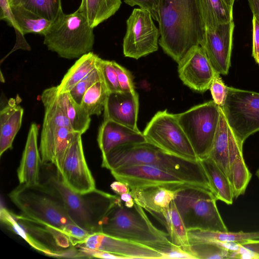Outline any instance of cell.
Masks as SVG:
<instances>
[{
    "instance_id": "ba28073f",
    "label": "cell",
    "mask_w": 259,
    "mask_h": 259,
    "mask_svg": "<svg viewBox=\"0 0 259 259\" xmlns=\"http://www.w3.org/2000/svg\"><path fill=\"white\" fill-rule=\"evenodd\" d=\"M93 29L78 10L69 14L63 13L52 23L44 43L63 58H79L93 49Z\"/></svg>"
},
{
    "instance_id": "52a82bcc",
    "label": "cell",
    "mask_w": 259,
    "mask_h": 259,
    "mask_svg": "<svg viewBox=\"0 0 259 259\" xmlns=\"http://www.w3.org/2000/svg\"><path fill=\"white\" fill-rule=\"evenodd\" d=\"M1 222L22 237L32 247L56 257L79 256L72 240L60 229L21 213L16 214L1 206Z\"/></svg>"
},
{
    "instance_id": "ac0fdd59",
    "label": "cell",
    "mask_w": 259,
    "mask_h": 259,
    "mask_svg": "<svg viewBox=\"0 0 259 259\" xmlns=\"http://www.w3.org/2000/svg\"><path fill=\"white\" fill-rule=\"evenodd\" d=\"M234 27L232 20L206 29L204 40L200 45L214 70L220 74L227 75L229 70Z\"/></svg>"
},
{
    "instance_id": "f35d334b",
    "label": "cell",
    "mask_w": 259,
    "mask_h": 259,
    "mask_svg": "<svg viewBox=\"0 0 259 259\" xmlns=\"http://www.w3.org/2000/svg\"><path fill=\"white\" fill-rule=\"evenodd\" d=\"M102 80L99 69L96 67L85 77L80 80L69 92L73 99L80 104L86 91L97 82Z\"/></svg>"
},
{
    "instance_id": "7bdbcfd3",
    "label": "cell",
    "mask_w": 259,
    "mask_h": 259,
    "mask_svg": "<svg viewBox=\"0 0 259 259\" xmlns=\"http://www.w3.org/2000/svg\"><path fill=\"white\" fill-rule=\"evenodd\" d=\"M124 2L131 7L137 5L141 9L149 11L153 19L159 22L160 0H124Z\"/></svg>"
},
{
    "instance_id": "5bb4252c",
    "label": "cell",
    "mask_w": 259,
    "mask_h": 259,
    "mask_svg": "<svg viewBox=\"0 0 259 259\" xmlns=\"http://www.w3.org/2000/svg\"><path fill=\"white\" fill-rule=\"evenodd\" d=\"M81 134H78L69 145L59 172L65 185L78 194L96 188L95 179L87 164L83 149Z\"/></svg>"
},
{
    "instance_id": "f907efd6",
    "label": "cell",
    "mask_w": 259,
    "mask_h": 259,
    "mask_svg": "<svg viewBox=\"0 0 259 259\" xmlns=\"http://www.w3.org/2000/svg\"><path fill=\"white\" fill-rule=\"evenodd\" d=\"M9 1H10V5H13L16 3L17 0H9Z\"/></svg>"
},
{
    "instance_id": "f5cc1de1",
    "label": "cell",
    "mask_w": 259,
    "mask_h": 259,
    "mask_svg": "<svg viewBox=\"0 0 259 259\" xmlns=\"http://www.w3.org/2000/svg\"><path fill=\"white\" fill-rule=\"evenodd\" d=\"M255 61L259 65V55L257 56V57L254 59Z\"/></svg>"
},
{
    "instance_id": "74e56055",
    "label": "cell",
    "mask_w": 259,
    "mask_h": 259,
    "mask_svg": "<svg viewBox=\"0 0 259 259\" xmlns=\"http://www.w3.org/2000/svg\"><path fill=\"white\" fill-rule=\"evenodd\" d=\"M97 67L109 93L120 91L113 61L105 60L99 57Z\"/></svg>"
},
{
    "instance_id": "4316f807",
    "label": "cell",
    "mask_w": 259,
    "mask_h": 259,
    "mask_svg": "<svg viewBox=\"0 0 259 259\" xmlns=\"http://www.w3.org/2000/svg\"><path fill=\"white\" fill-rule=\"evenodd\" d=\"M199 13L206 29L233 20V8L224 0H196Z\"/></svg>"
},
{
    "instance_id": "bcb514c9",
    "label": "cell",
    "mask_w": 259,
    "mask_h": 259,
    "mask_svg": "<svg viewBox=\"0 0 259 259\" xmlns=\"http://www.w3.org/2000/svg\"><path fill=\"white\" fill-rule=\"evenodd\" d=\"M110 187L112 191L119 196L131 191V189L128 185L117 180L111 184Z\"/></svg>"
},
{
    "instance_id": "6da1fadb",
    "label": "cell",
    "mask_w": 259,
    "mask_h": 259,
    "mask_svg": "<svg viewBox=\"0 0 259 259\" xmlns=\"http://www.w3.org/2000/svg\"><path fill=\"white\" fill-rule=\"evenodd\" d=\"M159 45L178 64L204 40L206 28L196 0H160Z\"/></svg>"
},
{
    "instance_id": "e0dca14e",
    "label": "cell",
    "mask_w": 259,
    "mask_h": 259,
    "mask_svg": "<svg viewBox=\"0 0 259 259\" xmlns=\"http://www.w3.org/2000/svg\"><path fill=\"white\" fill-rule=\"evenodd\" d=\"M178 70L183 83L199 93L209 89L213 78L218 73L200 45L193 48L178 63Z\"/></svg>"
},
{
    "instance_id": "30bf717a",
    "label": "cell",
    "mask_w": 259,
    "mask_h": 259,
    "mask_svg": "<svg viewBox=\"0 0 259 259\" xmlns=\"http://www.w3.org/2000/svg\"><path fill=\"white\" fill-rule=\"evenodd\" d=\"M221 111V107L211 100L176 114L199 160L209 155L218 130Z\"/></svg>"
},
{
    "instance_id": "8fae6325",
    "label": "cell",
    "mask_w": 259,
    "mask_h": 259,
    "mask_svg": "<svg viewBox=\"0 0 259 259\" xmlns=\"http://www.w3.org/2000/svg\"><path fill=\"white\" fill-rule=\"evenodd\" d=\"M227 123L242 147L245 140L259 131V93L228 87L221 107Z\"/></svg>"
},
{
    "instance_id": "8d00e7d4",
    "label": "cell",
    "mask_w": 259,
    "mask_h": 259,
    "mask_svg": "<svg viewBox=\"0 0 259 259\" xmlns=\"http://www.w3.org/2000/svg\"><path fill=\"white\" fill-rule=\"evenodd\" d=\"M0 19L4 20L9 25L13 27L17 34V41L13 51H15L20 49L30 51V47L24 38V34L20 31L16 22L9 0H0Z\"/></svg>"
},
{
    "instance_id": "e575fe53",
    "label": "cell",
    "mask_w": 259,
    "mask_h": 259,
    "mask_svg": "<svg viewBox=\"0 0 259 259\" xmlns=\"http://www.w3.org/2000/svg\"><path fill=\"white\" fill-rule=\"evenodd\" d=\"M14 5H20L52 22L64 13L61 0H17Z\"/></svg>"
},
{
    "instance_id": "7c38bea8",
    "label": "cell",
    "mask_w": 259,
    "mask_h": 259,
    "mask_svg": "<svg viewBox=\"0 0 259 259\" xmlns=\"http://www.w3.org/2000/svg\"><path fill=\"white\" fill-rule=\"evenodd\" d=\"M143 133L147 142L167 153L191 160H199L176 114L166 110L158 111Z\"/></svg>"
},
{
    "instance_id": "3957f363",
    "label": "cell",
    "mask_w": 259,
    "mask_h": 259,
    "mask_svg": "<svg viewBox=\"0 0 259 259\" xmlns=\"http://www.w3.org/2000/svg\"><path fill=\"white\" fill-rule=\"evenodd\" d=\"M40 183L52 189L61 198L73 222L90 234L102 232L103 221L110 210L121 199L102 190L78 194L63 183L56 167L42 164Z\"/></svg>"
},
{
    "instance_id": "277c9868",
    "label": "cell",
    "mask_w": 259,
    "mask_h": 259,
    "mask_svg": "<svg viewBox=\"0 0 259 259\" xmlns=\"http://www.w3.org/2000/svg\"><path fill=\"white\" fill-rule=\"evenodd\" d=\"M9 197L22 213L60 229L74 245L90 234L73 222L60 197L43 184L34 186L20 184L10 192Z\"/></svg>"
},
{
    "instance_id": "7a4b0ae2",
    "label": "cell",
    "mask_w": 259,
    "mask_h": 259,
    "mask_svg": "<svg viewBox=\"0 0 259 259\" xmlns=\"http://www.w3.org/2000/svg\"><path fill=\"white\" fill-rule=\"evenodd\" d=\"M102 157V167L110 171L125 166L151 165L167 170L190 186L210 190L199 160H191L167 153L147 141L119 145Z\"/></svg>"
},
{
    "instance_id": "7dc6e473",
    "label": "cell",
    "mask_w": 259,
    "mask_h": 259,
    "mask_svg": "<svg viewBox=\"0 0 259 259\" xmlns=\"http://www.w3.org/2000/svg\"><path fill=\"white\" fill-rule=\"evenodd\" d=\"M120 198L126 207L128 208L133 207L135 202L130 192L121 194L120 195Z\"/></svg>"
},
{
    "instance_id": "ffe728a7",
    "label": "cell",
    "mask_w": 259,
    "mask_h": 259,
    "mask_svg": "<svg viewBox=\"0 0 259 259\" xmlns=\"http://www.w3.org/2000/svg\"><path fill=\"white\" fill-rule=\"evenodd\" d=\"M241 152H243L242 147L229 127L221 108L218 130L208 157L215 162L228 177L230 165Z\"/></svg>"
},
{
    "instance_id": "83f0119b",
    "label": "cell",
    "mask_w": 259,
    "mask_h": 259,
    "mask_svg": "<svg viewBox=\"0 0 259 259\" xmlns=\"http://www.w3.org/2000/svg\"><path fill=\"white\" fill-rule=\"evenodd\" d=\"M121 4V0H81L77 10L94 28L113 15Z\"/></svg>"
},
{
    "instance_id": "5b68a950",
    "label": "cell",
    "mask_w": 259,
    "mask_h": 259,
    "mask_svg": "<svg viewBox=\"0 0 259 259\" xmlns=\"http://www.w3.org/2000/svg\"><path fill=\"white\" fill-rule=\"evenodd\" d=\"M102 232L150 247L163 254L174 245L168 238V234L152 223L143 208L136 203L133 207H127L121 200L104 219Z\"/></svg>"
},
{
    "instance_id": "ab89813d",
    "label": "cell",
    "mask_w": 259,
    "mask_h": 259,
    "mask_svg": "<svg viewBox=\"0 0 259 259\" xmlns=\"http://www.w3.org/2000/svg\"><path fill=\"white\" fill-rule=\"evenodd\" d=\"M239 243V249L231 252V258H259V239L249 240Z\"/></svg>"
},
{
    "instance_id": "f1b7e54d",
    "label": "cell",
    "mask_w": 259,
    "mask_h": 259,
    "mask_svg": "<svg viewBox=\"0 0 259 259\" xmlns=\"http://www.w3.org/2000/svg\"><path fill=\"white\" fill-rule=\"evenodd\" d=\"M99 57L92 52L81 56L57 85L59 93L69 92L74 86L97 67Z\"/></svg>"
},
{
    "instance_id": "60d3db41",
    "label": "cell",
    "mask_w": 259,
    "mask_h": 259,
    "mask_svg": "<svg viewBox=\"0 0 259 259\" xmlns=\"http://www.w3.org/2000/svg\"><path fill=\"white\" fill-rule=\"evenodd\" d=\"M113 65L116 71L120 91L135 92V87L132 73L115 61Z\"/></svg>"
},
{
    "instance_id": "484cf974",
    "label": "cell",
    "mask_w": 259,
    "mask_h": 259,
    "mask_svg": "<svg viewBox=\"0 0 259 259\" xmlns=\"http://www.w3.org/2000/svg\"><path fill=\"white\" fill-rule=\"evenodd\" d=\"M199 161L207 177L210 190L216 199L227 204H232L234 197L228 177L209 157L199 159Z\"/></svg>"
},
{
    "instance_id": "9a60e30c",
    "label": "cell",
    "mask_w": 259,
    "mask_h": 259,
    "mask_svg": "<svg viewBox=\"0 0 259 259\" xmlns=\"http://www.w3.org/2000/svg\"><path fill=\"white\" fill-rule=\"evenodd\" d=\"M110 172L116 180L126 184L130 189L158 185L178 190L190 186L167 170L151 165L122 166L110 170Z\"/></svg>"
},
{
    "instance_id": "681fc988",
    "label": "cell",
    "mask_w": 259,
    "mask_h": 259,
    "mask_svg": "<svg viewBox=\"0 0 259 259\" xmlns=\"http://www.w3.org/2000/svg\"><path fill=\"white\" fill-rule=\"evenodd\" d=\"M225 1V2L226 3V4L231 7V8H233V5H234V3L235 2V0H224Z\"/></svg>"
},
{
    "instance_id": "836d02e7",
    "label": "cell",
    "mask_w": 259,
    "mask_h": 259,
    "mask_svg": "<svg viewBox=\"0 0 259 259\" xmlns=\"http://www.w3.org/2000/svg\"><path fill=\"white\" fill-rule=\"evenodd\" d=\"M251 178V174L245 164L243 152H241L230 165L228 176L234 198L244 194Z\"/></svg>"
},
{
    "instance_id": "c3c4849f",
    "label": "cell",
    "mask_w": 259,
    "mask_h": 259,
    "mask_svg": "<svg viewBox=\"0 0 259 259\" xmlns=\"http://www.w3.org/2000/svg\"><path fill=\"white\" fill-rule=\"evenodd\" d=\"M253 14L259 17V0H247Z\"/></svg>"
},
{
    "instance_id": "d4e9b609",
    "label": "cell",
    "mask_w": 259,
    "mask_h": 259,
    "mask_svg": "<svg viewBox=\"0 0 259 259\" xmlns=\"http://www.w3.org/2000/svg\"><path fill=\"white\" fill-rule=\"evenodd\" d=\"M150 213L165 227L170 240L173 244L181 247L193 256L191 250L188 230L174 200L171 201L169 206L162 212Z\"/></svg>"
},
{
    "instance_id": "1f68e13d",
    "label": "cell",
    "mask_w": 259,
    "mask_h": 259,
    "mask_svg": "<svg viewBox=\"0 0 259 259\" xmlns=\"http://www.w3.org/2000/svg\"><path fill=\"white\" fill-rule=\"evenodd\" d=\"M58 98L73 130L81 135L84 134L90 126V115L73 99L69 92L58 93Z\"/></svg>"
},
{
    "instance_id": "9c48e42d",
    "label": "cell",
    "mask_w": 259,
    "mask_h": 259,
    "mask_svg": "<svg viewBox=\"0 0 259 259\" xmlns=\"http://www.w3.org/2000/svg\"><path fill=\"white\" fill-rule=\"evenodd\" d=\"M217 200L210 190L192 186L179 189L174 198L187 230L228 231L217 207Z\"/></svg>"
},
{
    "instance_id": "603a6c76",
    "label": "cell",
    "mask_w": 259,
    "mask_h": 259,
    "mask_svg": "<svg viewBox=\"0 0 259 259\" xmlns=\"http://www.w3.org/2000/svg\"><path fill=\"white\" fill-rule=\"evenodd\" d=\"M178 190L151 185L134 188L130 192L135 203L150 213L161 212L166 209Z\"/></svg>"
},
{
    "instance_id": "44dd1931",
    "label": "cell",
    "mask_w": 259,
    "mask_h": 259,
    "mask_svg": "<svg viewBox=\"0 0 259 259\" xmlns=\"http://www.w3.org/2000/svg\"><path fill=\"white\" fill-rule=\"evenodd\" d=\"M38 135L37 125L31 123L17 169L18 179L21 184L34 186L40 184L42 161L37 145Z\"/></svg>"
},
{
    "instance_id": "b9f144b4",
    "label": "cell",
    "mask_w": 259,
    "mask_h": 259,
    "mask_svg": "<svg viewBox=\"0 0 259 259\" xmlns=\"http://www.w3.org/2000/svg\"><path fill=\"white\" fill-rule=\"evenodd\" d=\"M228 87L224 83L220 74L217 73L211 83L209 88L213 101L215 104L222 107L224 103Z\"/></svg>"
},
{
    "instance_id": "cb8c5ba5",
    "label": "cell",
    "mask_w": 259,
    "mask_h": 259,
    "mask_svg": "<svg viewBox=\"0 0 259 259\" xmlns=\"http://www.w3.org/2000/svg\"><path fill=\"white\" fill-rule=\"evenodd\" d=\"M24 110L14 99L1 106L0 111V156L12 148L14 139L22 123Z\"/></svg>"
},
{
    "instance_id": "f546056e",
    "label": "cell",
    "mask_w": 259,
    "mask_h": 259,
    "mask_svg": "<svg viewBox=\"0 0 259 259\" xmlns=\"http://www.w3.org/2000/svg\"><path fill=\"white\" fill-rule=\"evenodd\" d=\"M11 7L16 22L20 31L24 35L31 33L45 36L52 24V22L34 14L20 5H11Z\"/></svg>"
},
{
    "instance_id": "816d5d0a",
    "label": "cell",
    "mask_w": 259,
    "mask_h": 259,
    "mask_svg": "<svg viewBox=\"0 0 259 259\" xmlns=\"http://www.w3.org/2000/svg\"><path fill=\"white\" fill-rule=\"evenodd\" d=\"M256 176L259 180V168L257 169V170L256 171Z\"/></svg>"
},
{
    "instance_id": "d590c367",
    "label": "cell",
    "mask_w": 259,
    "mask_h": 259,
    "mask_svg": "<svg viewBox=\"0 0 259 259\" xmlns=\"http://www.w3.org/2000/svg\"><path fill=\"white\" fill-rule=\"evenodd\" d=\"M190 243L191 252L195 259L231 258V252L219 242L198 241Z\"/></svg>"
},
{
    "instance_id": "ee69618b",
    "label": "cell",
    "mask_w": 259,
    "mask_h": 259,
    "mask_svg": "<svg viewBox=\"0 0 259 259\" xmlns=\"http://www.w3.org/2000/svg\"><path fill=\"white\" fill-rule=\"evenodd\" d=\"M252 56L255 59L259 55V17L253 14L252 17Z\"/></svg>"
},
{
    "instance_id": "7402d4cb",
    "label": "cell",
    "mask_w": 259,
    "mask_h": 259,
    "mask_svg": "<svg viewBox=\"0 0 259 259\" xmlns=\"http://www.w3.org/2000/svg\"><path fill=\"white\" fill-rule=\"evenodd\" d=\"M97 141L102 156L113 148L126 143L147 142L140 131L110 119H104L99 128Z\"/></svg>"
},
{
    "instance_id": "4fadbf2b",
    "label": "cell",
    "mask_w": 259,
    "mask_h": 259,
    "mask_svg": "<svg viewBox=\"0 0 259 259\" xmlns=\"http://www.w3.org/2000/svg\"><path fill=\"white\" fill-rule=\"evenodd\" d=\"M150 13L134 9L126 20V30L123 41L124 56L138 59L157 51L159 29Z\"/></svg>"
},
{
    "instance_id": "d6a6232c",
    "label": "cell",
    "mask_w": 259,
    "mask_h": 259,
    "mask_svg": "<svg viewBox=\"0 0 259 259\" xmlns=\"http://www.w3.org/2000/svg\"><path fill=\"white\" fill-rule=\"evenodd\" d=\"M109 93L104 81H99L86 91L80 105L90 116H99L104 110Z\"/></svg>"
},
{
    "instance_id": "4dcf8cb0",
    "label": "cell",
    "mask_w": 259,
    "mask_h": 259,
    "mask_svg": "<svg viewBox=\"0 0 259 259\" xmlns=\"http://www.w3.org/2000/svg\"><path fill=\"white\" fill-rule=\"evenodd\" d=\"M190 242L198 241H209L216 242L241 243L249 240L259 239V231L233 232L214 231L201 229L188 230Z\"/></svg>"
},
{
    "instance_id": "f6af8a7d",
    "label": "cell",
    "mask_w": 259,
    "mask_h": 259,
    "mask_svg": "<svg viewBox=\"0 0 259 259\" xmlns=\"http://www.w3.org/2000/svg\"><path fill=\"white\" fill-rule=\"evenodd\" d=\"M163 258L195 259V257L181 247L174 245L168 252L163 254Z\"/></svg>"
},
{
    "instance_id": "d6986e66",
    "label": "cell",
    "mask_w": 259,
    "mask_h": 259,
    "mask_svg": "<svg viewBox=\"0 0 259 259\" xmlns=\"http://www.w3.org/2000/svg\"><path fill=\"white\" fill-rule=\"evenodd\" d=\"M139 108V95L135 92L110 93L104 110V119H110L136 131Z\"/></svg>"
},
{
    "instance_id": "2e32d148",
    "label": "cell",
    "mask_w": 259,
    "mask_h": 259,
    "mask_svg": "<svg viewBox=\"0 0 259 259\" xmlns=\"http://www.w3.org/2000/svg\"><path fill=\"white\" fill-rule=\"evenodd\" d=\"M76 247L108 252L122 259L163 258V255L162 253L150 247L102 232L90 234Z\"/></svg>"
},
{
    "instance_id": "8992f818",
    "label": "cell",
    "mask_w": 259,
    "mask_h": 259,
    "mask_svg": "<svg viewBox=\"0 0 259 259\" xmlns=\"http://www.w3.org/2000/svg\"><path fill=\"white\" fill-rule=\"evenodd\" d=\"M41 100L45 108L39 150L42 164L61 168L66 151L75 136L58 98L57 87L45 90Z\"/></svg>"
}]
</instances>
